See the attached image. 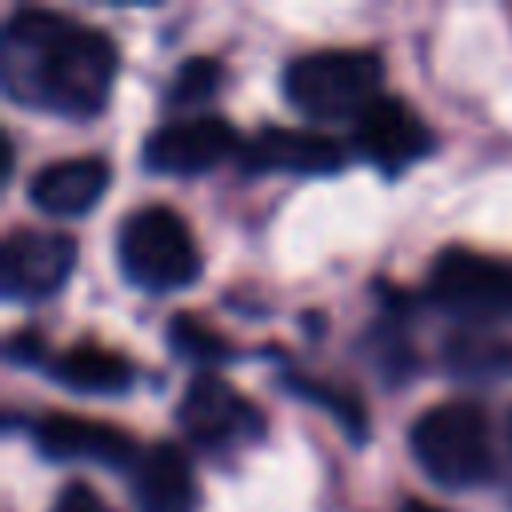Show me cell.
<instances>
[{
    "label": "cell",
    "mask_w": 512,
    "mask_h": 512,
    "mask_svg": "<svg viewBox=\"0 0 512 512\" xmlns=\"http://www.w3.org/2000/svg\"><path fill=\"white\" fill-rule=\"evenodd\" d=\"M220 84V64L208 60V56H192L176 68L172 84H168V104L180 108V104H196V100H208L212 88Z\"/></svg>",
    "instance_id": "cell-17"
},
{
    "label": "cell",
    "mask_w": 512,
    "mask_h": 512,
    "mask_svg": "<svg viewBox=\"0 0 512 512\" xmlns=\"http://www.w3.org/2000/svg\"><path fill=\"white\" fill-rule=\"evenodd\" d=\"M180 428L196 440V444H208V448H224V444H240V440H252L264 432V420L260 412L220 376H196L188 380L184 396H180Z\"/></svg>",
    "instance_id": "cell-7"
},
{
    "label": "cell",
    "mask_w": 512,
    "mask_h": 512,
    "mask_svg": "<svg viewBox=\"0 0 512 512\" xmlns=\"http://www.w3.org/2000/svg\"><path fill=\"white\" fill-rule=\"evenodd\" d=\"M400 512H444V508H436V504H428V500H404Z\"/></svg>",
    "instance_id": "cell-21"
},
{
    "label": "cell",
    "mask_w": 512,
    "mask_h": 512,
    "mask_svg": "<svg viewBox=\"0 0 512 512\" xmlns=\"http://www.w3.org/2000/svg\"><path fill=\"white\" fill-rule=\"evenodd\" d=\"M76 264V240L60 228H12L0 244V280L16 300L52 296Z\"/></svg>",
    "instance_id": "cell-6"
},
{
    "label": "cell",
    "mask_w": 512,
    "mask_h": 512,
    "mask_svg": "<svg viewBox=\"0 0 512 512\" xmlns=\"http://www.w3.org/2000/svg\"><path fill=\"white\" fill-rule=\"evenodd\" d=\"M244 168L248 172H296V176H328L344 168V148L308 128H276L268 124L256 132L252 144H244Z\"/></svg>",
    "instance_id": "cell-11"
},
{
    "label": "cell",
    "mask_w": 512,
    "mask_h": 512,
    "mask_svg": "<svg viewBox=\"0 0 512 512\" xmlns=\"http://www.w3.org/2000/svg\"><path fill=\"white\" fill-rule=\"evenodd\" d=\"M284 388H292L296 396H304V400H312V404L328 408V412L344 424V432H348V436L364 440L368 420H364V404H360V396H356V392H336V388H328V384H320V380H308V376H284Z\"/></svg>",
    "instance_id": "cell-15"
},
{
    "label": "cell",
    "mask_w": 512,
    "mask_h": 512,
    "mask_svg": "<svg viewBox=\"0 0 512 512\" xmlns=\"http://www.w3.org/2000/svg\"><path fill=\"white\" fill-rule=\"evenodd\" d=\"M240 152V136L224 116H192L156 128L144 140V164L168 176H196Z\"/></svg>",
    "instance_id": "cell-8"
},
{
    "label": "cell",
    "mask_w": 512,
    "mask_h": 512,
    "mask_svg": "<svg viewBox=\"0 0 512 512\" xmlns=\"http://www.w3.org/2000/svg\"><path fill=\"white\" fill-rule=\"evenodd\" d=\"M112 168L100 156H68L32 172L28 200L48 216H84L108 192Z\"/></svg>",
    "instance_id": "cell-12"
},
{
    "label": "cell",
    "mask_w": 512,
    "mask_h": 512,
    "mask_svg": "<svg viewBox=\"0 0 512 512\" xmlns=\"http://www.w3.org/2000/svg\"><path fill=\"white\" fill-rule=\"evenodd\" d=\"M380 76L384 64L372 48H320L288 64L284 96L312 120H356L380 96Z\"/></svg>",
    "instance_id": "cell-3"
},
{
    "label": "cell",
    "mask_w": 512,
    "mask_h": 512,
    "mask_svg": "<svg viewBox=\"0 0 512 512\" xmlns=\"http://www.w3.org/2000/svg\"><path fill=\"white\" fill-rule=\"evenodd\" d=\"M428 296L460 320H492L512 312V264L476 248H444L428 268Z\"/></svg>",
    "instance_id": "cell-5"
},
{
    "label": "cell",
    "mask_w": 512,
    "mask_h": 512,
    "mask_svg": "<svg viewBox=\"0 0 512 512\" xmlns=\"http://www.w3.org/2000/svg\"><path fill=\"white\" fill-rule=\"evenodd\" d=\"M4 80L20 100L64 116H92L108 104L116 44L108 32L60 12L20 8L4 28Z\"/></svg>",
    "instance_id": "cell-1"
},
{
    "label": "cell",
    "mask_w": 512,
    "mask_h": 512,
    "mask_svg": "<svg viewBox=\"0 0 512 512\" xmlns=\"http://www.w3.org/2000/svg\"><path fill=\"white\" fill-rule=\"evenodd\" d=\"M36 444L48 460H96L108 468H128L136 460V444L124 428L76 412H48L36 424Z\"/></svg>",
    "instance_id": "cell-10"
},
{
    "label": "cell",
    "mask_w": 512,
    "mask_h": 512,
    "mask_svg": "<svg viewBox=\"0 0 512 512\" xmlns=\"http://www.w3.org/2000/svg\"><path fill=\"white\" fill-rule=\"evenodd\" d=\"M352 136H356V148L372 160V164H380V168H388V172H396V168H404V164H416L420 156H428L432 152V128L424 124V116L420 112H412L404 100H396V96H376L360 116H356V128H352Z\"/></svg>",
    "instance_id": "cell-9"
},
{
    "label": "cell",
    "mask_w": 512,
    "mask_h": 512,
    "mask_svg": "<svg viewBox=\"0 0 512 512\" xmlns=\"http://www.w3.org/2000/svg\"><path fill=\"white\" fill-rule=\"evenodd\" d=\"M408 444L424 476L440 488H476L492 480V432L484 408L472 400L432 404L412 424Z\"/></svg>",
    "instance_id": "cell-2"
},
{
    "label": "cell",
    "mask_w": 512,
    "mask_h": 512,
    "mask_svg": "<svg viewBox=\"0 0 512 512\" xmlns=\"http://www.w3.org/2000/svg\"><path fill=\"white\" fill-rule=\"evenodd\" d=\"M52 512H112V508L104 504V496H100L96 488H88L84 480H72V484L56 496Z\"/></svg>",
    "instance_id": "cell-19"
},
{
    "label": "cell",
    "mask_w": 512,
    "mask_h": 512,
    "mask_svg": "<svg viewBox=\"0 0 512 512\" xmlns=\"http://www.w3.org/2000/svg\"><path fill=\"white\" fill-rule=\"evenodd\" d=\"M48 372L56 384L72 392H124L136 376V368L120 352L100 348V344H72L48 364Z\"/></svg>",
    "instance_id": "cell-14"
},
{
    "label": "cell",
    "mask_w": 512,
    "mask_h": 512,
    "mask_svg": "<svg viewBox=\"0 0 512 512\" xmlns=\"http://www.w3.org/2000/svg\"><path fill=\"white\" fill-rule=\"evenodd\" d=\"M136 512H196V476L188 456L176 444H152L136 460V480H132Z\"/></svg>",
    "instance_id": "cell-13"
},
{
    "label": "cell",
    "mask_w": 512,
    "mask_h": 512,
    "mask_svg": "<svg viewBox=\"0 0 512 512\" xmlns=\"http://www.w3.org/2000/svg\"><path fill=\"white\" fill-rule=\"evenodd\" d=\"M168 340H172V348H176L180 356H188V360H224V356H232V344H228L220 332H212L200 316H188V312H180V316L172 320Z\"/></svg>",
    "instance_id": "cell-16"
},
{
    "label": "cell",
    "mask_w": 512,
    "mask_h": 512,
    "mask_svg": "<svg viewBox=\"0 0 512 512\" xmlns=\"http://www.w3.org/2000/svg\"><path fill=\"white\" fill-rule=\"evenodd\" d=\"M508 448H512V416H508Z\"/></svg>",
    "instance_id": "cell-22"
},
{
    "label": "cell",
    "mask_w": 512,
    "mask_h": 512,
    "mask_svg": "<svg viewBox=\"0 0 512 512\" xmlns=\"http://www.w3.org/2000/svg\"><path fill=\"white\" fill-rule=\"evenodd\" d=\"M120 272L144 292H180L200 276V248L184 216L168 204H144L124 216L116 236Z\"/></svg>",
    "instance_id": "cell-4"
},
{
    "label": "cell",
    "mask_w": 512,
    "mask_h": 512,
    "mask_svg": "<svg viewBox=\"0 0 512 512\" xmlns=\"http://www.w3.org/2000/svg\"><path fill=\"white\" fill-rule=\"evenodd\" d=\"M40 352H44V340L36 332H20V336L8 340V356L12 360H36Z\"/></svg>",
    "instance_id": "cell-20"
},
{
    "label": "cell",
    "mask_w": 512,
    "mask_h": 512,
    "mask_svg": "<svg viewBox=\"0 0 512 512\" xmlns=\"http://www.w3.org/2000/svg\"><path fill=\"white\" fill-rule=\"evenodd\" d=\"M460 368L468 372H512V348L508 344H468V352H456Z\"/></svg>",
    "instance_id": "cell-18"
}]
</instances>
